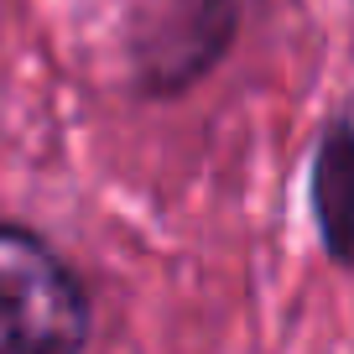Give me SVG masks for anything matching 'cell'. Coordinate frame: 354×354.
Instances as JSON below:
<instances>
[{
  "label": "cell",
  "mask_w": 354,
  "mask_h": 354,
  "mask_svg": "<svg viewBox=\"0 0 354 354\" xmlns=\"http://www.w3.org/2000/svg\"><path fill=\"white\" fill-rule=\"evenodd\" d=\"M88 297L47 240L0 224V354H78Z\"/></svg>",
  "instance_id": "obj_1"
},
{
  "label": "cell",
  "mask_w": 354,
  "mask_h": 354,
  "mask_svg": "<svg viewBox=\"0 0 354 354\" xmlns=\"http://www.w3.org/2000/svg\"><path fill=\"white\" fill-rule=\"evenodd\" d=\"M234 0H177V11L156 21L141 42V88L146 94H183L203 78L234 37Z\"/></svg>",
  "instance_id": "obj_2"
},
{
  "label": "cell",
  "mask_w": 354,
  "mask_h": 354,
  "mask_svg": "<svg viewBox=\"0 0 354 354\" xmlns=\"http://www.w3.org/2000/svg\"><path fill=\"white\" fill-rule=\"evenodd\" d=\"M313 219L339 271L354 266V120H328L313 151Z\"/></svg>",
  "instance_id": "obj_3"
}]
</instances>
